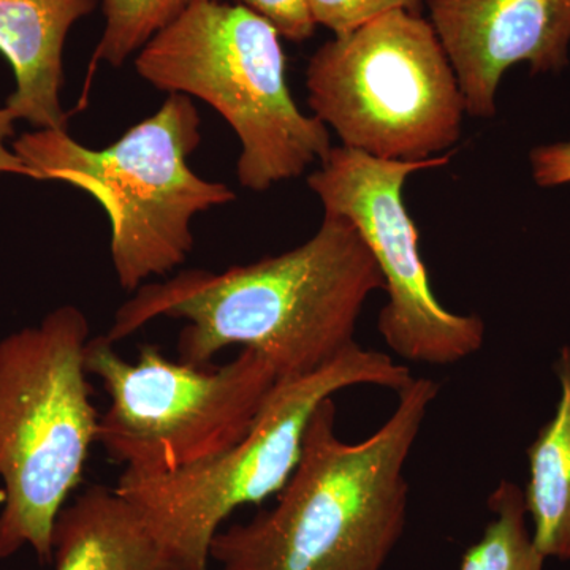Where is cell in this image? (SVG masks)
<instances>
[{"instance_id":"cell-1","label":"cell","mask_w":570,"mask_h":570,"mask_svg":"<svg viewBox=\"0 0 570 570\" xmlns=\"http://www.w3.org/2000/svg\"><path fill=\"white\" fill-rule=\"evenodd\" d=\"M385 284L358 230L325 214L313 238L224 273L184 269L141 285L115 314L112 343L156 318L186 322L179 362L208 366L224 348L264 356L277 381L321 370L356 344L366 299Z\"/></svg>"},{"instance_id":"cell-2","label":"cell","mask_w":570,"mask_h":570,"mask_svg":"<svg viewBox=\"0 0 570 570\" xmlns=\"http://www.w3.org/2000/svg\"><path fill=\"white\" fill-rule=\"evenodd\" d=\"M438 393L433 379H412L387 422L356 444L337 438L335 400L322 401L275 505L220 528L212 561L219 570L384 569L406 530L404 471Z\"/></svg>"},{"instance_id":"cell-3","label":"cell","mask_w":570,"mask_h":570,"mask_svg":"<svg viewBox=\"0 0 570 570\" xmlns=\"http://www.w3.org/2000/svg\"><path fill=\"white\" fill-rule=\"evenodd\" d=\"M200 126L193 99L168 94L159 110L107 148H86L67 130L37 129L17 138L13 151L37 181L70 184L102 206L112 269L124 291L135 292L186 262L195 216L236 198L230 187L190 168Z\"/></svg>"},{"instance_id":"cell-4","label":"cell","mask_w":570,"mask_h":570,"mask_svg":"<svg viewBox=\"0 0 570 570\" xmlns=\"http://www.w3.org/2000/svg\"><path fill=\"white\" fill-rule=\"evenodd\" d=\"M89 340V318L73 305L0 340V560L31 547L52 562L56 519L97 444Z\"/></svg>"},{"instance_id":"cell-5","label":"cell","mask_w":570,"mask_h":570,"mask_svg":"<svg viewBox=\"0 0 570 570\" xmlns=\"http://www.w3.org/2000/svg\"><path fill=\"white\" fill-rule=\"evenodd\" d=\"M135 70L223 116L242 142L238 181L254 193L298 178L333 148L325 124L292 97L279 32L242 3L190 0L138 51Z\"/></svg>"},{"instance_id":"cell-6","label":"cell","mask_w":570,"mask_h":570,"mask_svg":"<svg viewBox=\"0 0 570 570\" xmlns=\"http://www.w3.org/2000/svg\"><path fill=\"white\" fill-rule=\"evenodd\" d=\"M412 379L392 356L356 343L314 373L277 381L254 425L232 448L168 474L124 471L115 490L181 570H212L214 535L236 509L261 505L284 489L322 401L356 385L400 393Z\"/></svg>"},{"instance_id":"cell-7","label":"cell","mask_w":570,"mask_h":570,"mask_svg":"<svg viewBox=\"0 0 570 570\" xmlns=\"http://www.w3.org/2000/svg\"><path fill=\"white\" fill-rule=\"evenodd\" d=\"M311 110L346 148L422 163L461 137L459 78L433 24L396 10L322 45L306 69Z\"/></svg>"},{"instance_id":"cell-8","label":"cell","mask_w":570,"mask_h":570,"mask_svg":"<svg viewBox=\"0 0 570 570\" xmlns=\"http://www.w3.org/2000/svg\"><path fill=\"white\" fill-rule=\"evenodd\" d=\"M86 371L110 397L97 444L124 471L160 475L193 466L246 436L277 376L253 351L208 370L171 362L153 344L127 362L107 335L86 346Z\"/></svg>"},{"instance_id":"cell-9","label":"cell","mask_w":570,"mask_h":570,"mask_svg":"<svg viewBox=\"0 0 570 570\" xmlns=\"http://www.w3.org/2000/svg\"><path fill=\"white\" fill-rule=\"evenodd\" d=\"M452 153L422 163L382 160L340 146L330 149L307 186L325 214L354 225L376 261L387 292L377 318L379 335L412 363L448 366L463 362L485 343V322L441 305L420 254V236L403 200L409 176L448 165Z\"/></svg>"},{"instance_id":"cell-10","label":"cell","mask_w":570,"mask_h":570,"mask_svg":"<svg viewBox=\"0 0 570 570\" xmlns=\"http://www.w3.org/2000/svg\"><path fill=\"white\" fill-rule=\"evenodd\" d=\"M431 24L459 78L474 118L497 115L505 71L530 63L532 73L568 66L570 0H428Z\"/></svg>"},{"instance_id":"cell-11","label":"cell","mask_w":570,"mask_h":570,"mask_svg":"<svg viewBox=\"0 0 570 570\" xmlns=\"http://www.w3.org/2000/svg\"><path fill=\"white\" fill-rule=\"evenodd\" d=\"M97 0H0V52L17 88L6 107L37 129L67 130L62 110L63 47Z\"/></svg>"},{"instance_id":"cell-12","label":"cell","mask_w":570,"mask_h":570,"mask_svg":"<svg viewBox=\"0 0 570 570\" xmlns=\"http://www.w3.org/2000/svg\"><path fill=\"white\" fill-rule=\"evenodd\" d=\"M55 570H181L115 489L92 485L63 505L52 534Z\"/></svg>"},{"instance_id":"cell-13","label":"cell","mask_w":570,"mask_h":570,"mask_svg":"<svg viewBox=\"0 0 570 570\" xmlns=\"http://www.w3.org/2000/svg\"><path fill=\"white\" fill-rule=\"evenodd\" d=\"M561 397L557 412L528 449L530 482L524 491L532 540L546 558L570 561V347L557 365Z\"/></svg>"},{"instance_id":"cell-14","label":"cell","mask_w":570,"mask_h":570,"mask_svg":"<svg viewBox=\"0 0 570 570\" xmlns=\"http://www.w3.org/2000/svg\"><path fill=\"white\" fill-rule=\"evenodd\" d=\"M493 519L482 538L464 551L460 570H543L547 558L528 530L524 491L502 480L489 498Z\"/></svg>"},{"instance_id":"cell-15","label":"cell","mask_w":570,"mask_h":570,"mask_svg":"<svg viewBox=\"0 0 570 570\" xmlns=\"http://www.w3.org/2000/svg\"><path fill=\"white\" fill-rule=\"evenodd\" d=\"M190 0H102L105 29L92 56L99 62L122 66L186 10Z\"/></svg>"},{"instance_id":"cell-16","label":"cell","mask_w":570,"mask_h":570,"mask_svg":"<svg viewBox=\"0 0 570 570\" xmlns=\"http://www.w3.org/2000/svg\"><path fill=\"white\" fill-rule=\"evenodd\" d=\"M423 0H306L314 22L344 36L396 10L415 11Z\"/></svg>"},{"instance_id":"cell-17","label":"cell","mask_w":570,"mask_h":570,"mask_svg":"<svg viewBox=\"0 0 570 570\" xmlns=\"http://www.w3.org/2000/svg\"><path fill=\"white\" fill-rule=\"evenodd\" d=\"M246 9L265 18L281 37L292 41L309 39L316 29L306 0H238Z\"/></svg>"},{"instance_id":"cell-18","label":"cell","mask_w":570,"mask_h":570,"mask_svg":"<svg viewBox=\"0 0 570 570\" xmlns=\"http://www.w3.org/2000/svg\"><path fill=\"white\" fill-rule=\"evenodd\" d=\"M532 176L542 187L570 183V140L542 146L531 153Z\"/></svg>"},{"instance_id":"cell-19","label":"cell","mask_w":570,"mask_h":570,"mask_svg":"<svg viewBox=\"0 0 570 570\" xmlns=\"http://www.w3.org/2000/svg\"><path fill=\"white\" fill-rule=\"evenodd\" d=\"M13 112L9 108H0V176L2 175H17L28 176V178L37 179L36 171L24 164V160L13 151V148L7 146V140L13 137L14 122Z\"/></svg>"}]
</instances>
